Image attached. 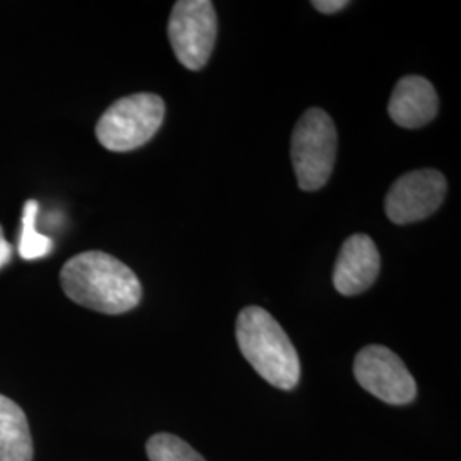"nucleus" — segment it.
I'll return each instance as SVG.
<instances>
[{
    "instance_id": "7",
    "label": "nucleus",
    "mask_w": 461,
    "mask_h": 461,
    "mask_svg": "<svg viewBox=\"0 0 461 461\" xmlns=\"http://www.w3.org/2000/svg\"><path fill=\"white\" fill-rule=\"evenodd\" d=\"M445 175L438 169H417L400 176L384 198V211L392 222L411 224L428 219L445 202Z\"/></svg>"
},
{
    "instance_id": "3",
    "label": "nucleus",
    "mask_w": 461,
    "mask_h": 461,
    "mask_svg": "<svg viewBox=\"0 0 461 461\" xmlns=\"http://www.w3.org/2000/svg\"><path fill=\"white\" fill-rule=\"evenodd\" d=\"M165 101L152 93H137L115 101L96 123L99 144L113 152L142 148L165 122Z\"/></svg>"
},
{
    "instance_id": "2",
    "label": "nucleus",
    "mask_w": 461,
    "mask_h": 461,
    "mask_svg": "<svg viewBox=\"0 0 461 461\" xmlns=\"http://www.w3.org/2000/svg\"><path fill=\"white\" fill-rule=\"evenodd\" d=\"M236 340L245 359L272 386L293 390L301 378L296 348L279 321L258 306L241 310L236 320Z\"/></svg>"
},
{
    "instance_id": "14",
    "label": "nucleus",
    "mask_w": 461,
    "mask_h": 461,
    "mask_svg": "<svg viewBox=\"0 0 461 461\" xmlns=\"http://www.w3.org/2000/svg\"><path fill=\"white\" fill-rule=\"evenodd\" d=\"M13 255H14V248L5 240L4 230L0 226V268L13 260Z\"/></svg>"
},
{
    "instance_id": "1",
    "label": "nucleus",
    "mask_w": 461,
    "mask_h": 461,
    "mask_svg": "<svg viewBox=\"0 0 461 461\" xmlns=\"http://www.w3.org/2000/svg\"><path fill=\"white\" fill-rule=\"evenodd\" d=\"M60 284L68 299L98 313H127L142 299L140 280L132 270L96 249L72 257L60 270Z\"/></svg>"
},
{
    "instance_id": "12",
    "label": "nucleus",
    "mask_w": 461,
    "mask_h": 461,
    "mask_svg": "<svg viewBox=\"0 0 461 461\" xmlns=\"http://www.w3.org/2000/svg\"><path fill=\"white\" fill-rule=\"evenodd\" d=\"M146 449L150 461H205L186 441L169 432L154 434Z\"/></svg>"
},
{
    "instance_id": "4",
    "label": "nucleus",
    "mask_w": 461,
    "mask_h": 461,
    "mask_svg": "<svg viewBox=\"0 0 461 461\" xmlns=\"http://www.w3.org/2000/svg\"><path fill=\"white\" fill-rule=\"evenodd\" d=\"M337 158V131L331 116L321 108H310L299 118L291 137V159L297 185L304 192L325 186Z\"/></svg>"
},
{
    "instance_id": "5",
    "label": "nucleus",
    "mask_w": 461,
    "mask_h": 461,
    "mask_svg": "<svg viewBox=\"0 0 461 461\" xmlns=\"http://www.w3.org/2000/svg\"><path fill=\"white\" fill-rule=\"evenodd\" d=\"M167 38L183 67L188 70L205 67L217 38L214 4L211 0L176 2L167 23Z\"/></svg>"
},
{
    "instance_id": "9",
    "label": "nucleus",
    "mask_w": 461,
    "mask_h": 461,
    "mask_svg": "<svg viewBox=\"0 0 461 461\" xmlns=\"http://www.w3.org/2000/svg\"><path fill=\"white\" fill-rule=\"evenodd\" d=\"M439 110L434 86L420 76H407L396 83L388 113L398 127L417 131L430 123Z\"/></svg>"
},
{
    "instance_id": "11",
    "label": "nucleus",
    "mask_w": 461,
    "mask_h": 461,
    "mask_svg": "<svg viewBox=\"0 0 461 461\" xmlns=\"http://www.w3.org/2000/svg\"><path fill=\"white\" fill-rule=\"evenodd\" d=\"M40 203L36 200H28L23 211V230L19 240V257L24 260H38L50 255L53 249V241L49 236H43L36 230V215Z\"/></svg>"
},
{
    "instance_id": "13",
    "label": "nucleus",
    "mask_w": 461,
    "mask_h": 461,
    "mask_svg": "<svg viewBox=\"0 0 461 461\" xmlns=\"http://www.w3.org/2000/svg\"><path fill=\"white\" fill-rule=\"evenodd\" d=\"M348 5L347 0H314L313 7L316 11L323 13V14H333L342 11L344 7Z\"/></svg>"
},
{
    "instance_id": "8",
    "label": "nucleus",
    "mask_w": 461,
    "mask_h": 461,
    "mask_svg": "<svg viewBox=\"0 0 461 461\" xmlns=\"http://www.w3.org/2000/svg\"><path fill=\"white\" fill-rule=\"evenodd\" d=\"M381 258L367 234H352L340 248L333 270V285L342 296H357L378 279Z\"/></svg>"
},
{
    "instance_id": "10",
    "label": "nucleus",
    "mask_w": 461,
    "mask_h": 461,
    "mask_svg": "<svg viewBox=\"0 0 461 461\" xmlns=\"http://www.w3.org/2000/svg\"><path fill=\"white\" fill-rule=\"evenodd\" d=\"M0 461H33V439L26 413L0 395Z\"/></svg>"
},
{
    "instance_id": "6",
    "label": "nucleus",
    "mask_w": 461,
    "mask_h": 461,
    "mask_svg": "<svg viewBox=\"0 0 461 461\" xmlns=\"http://www.w3.org/2000/svg\"><path fill=\"white\" fill-rule=\"evenodd\" d=\"M354 375L367 393L390 405H407L417 396V384L411 371L386 347L361 348L354 361Z\"/></svg>"
}]
</instances>
